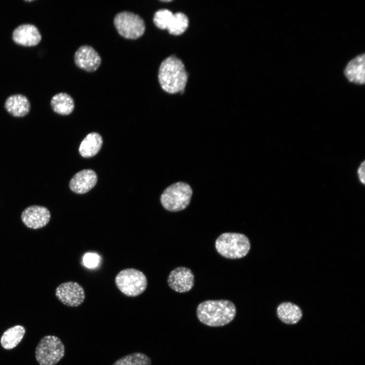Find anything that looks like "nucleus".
<instances>
[{
    "instance_id": "obj_14",
    "label": "nucleus",
    "mask_w": 365,
    "mask_h": 365,
    "mask_svg": "<svg viewBox=\"0 0 365 365\" xmlns=\"http://www.w3.org/2000/svg\"><path fill=\"white\" fill-rule=\"evenodd\" d=\"M97 180V175L93 170L84 169L78 172L72 177L69 182V188L77 194H84L95 186Z\"/></svg>"
},
{
    "instance_id": "obj_9",
    "label": "nucleus",
    "mask_w": 365,
    "mask_h": 365,
    "mask_svg": "<svg viewBox=\"0 0 365 365\" xmlns=\"http://www.w3.org/2000/svg\"><path fill=\"white\" fill-rule=\"evenodd\" d=\"M194 275L188 268L178 267L169 273L167 283L173 290L180 293L190 291L194 285Z\"/></svg>"
},
{
    "instance_id": "obj_13",
    "label": "nucleus",
    "mask_w": 365,
    "mask_h": 365,
    "mask_svg": "<svg viewBox=\"0 0 365 365\" xmlns=\"http://www.w3.org/2000/svg\"><path fill=\"white\" fill-rule=\"evenodd\" d=\"M344 75L352 84L363 85L365 83V54H359L348 61L345 66Z\"/></svg>"
},
{
    "instance_id": "obj_8",
    "label": "nucleus",
    "mask_w": 365,
    "mask_h": 365,
    "mask_svg": "<svg viewBox=\"0 0 365 365\" xmlns=\"http://www.w3.org/2000/svg\"><path fill=\"white\" fill-rule=\"evenodd\" d=\"M55 295L63 304L71 307L81 305L85 299V291L78 283L68 281L62 283L56 288Z\"/></svg>"
},
{
    "instance_id": "obj_22",
    "label": "nucleus",
    "mask_w": 365,
    "mask_h": 365,
    "mask_svg": "<svg viewBox=\"0 0 365 365\" xmlns=\"http://www.w3.org/2000/svg\"><path fill=\"white\" fill-rule=\"evenodd\" d=\"M174 14L170 10L163 9L156 11L153 18L154 24L161 29H167Z\"/></svg>"
},
{
    "instance_id": "obj_11",
    "label": "nucleus",
    "mask_w": 365,
    "mask_h": 365,
    "mask_svg": "<svg viewBox=\"0 0 365 365\" xmlns=\"http://www.w3.org/2000/svg\"><path fill=\"white\" fill-rule=\"evenodd\" d=\"M74 61L79 68L91 72L97 70L101 62L97 52L88 45H83L78 48L75 54Z\"/></svg>"
},
{
    "instance_id": "obj_17",
    "label": "nucleus",
    "mask_w": 365,
    "mask_h": 365,
    "mask_svg": "<svg viewBox=\"0 0 365 365\" xmlns=\"http://www.w3.org/2000/svg\"><path fill=\"white\" fill-rule=\"evenodd\" d=\"M102 144V139L100 135L96 132L89 133L81 142L79 153L83 157H92L99 151Z\"/></svg>"
},
{
    "instance_id": "obj_1",
    "label": "nucleus",
    "mask_w": 365,
    "mask_h": 365,
    "mask_svg": "<svg viewBox=\"0 0 365 365\" xmlns=\"http://www.w3.org/2000/svg\"><path fill=\"white\" fill-rule=\"evenodd\" d=\"M198 319L209 326L220 327L230 323L235 318V304L228 300H206L200 303L196 309Z\"/></svg>"
},
{
    "instance_id": "obj_3",
    "label": "nucleus",
    "mask_w": 365,
    "mask_h": 365,
    "mask_svg": "<svg viewBox=\"0 0 365 365\" xmlns=\"http://www.w3.org/2000/svg\"><path fill=\"white\" fill-rule=\"evenodd\" d=\"M215 247L217 252L223 257L238 259L247 254L250 249V242L243 234L226 232L217 238Z\"/></svg>"
},
{
    "instance_id": "obj_7",
    "label": "nucleus",
    "mask_w": 365,
    "mask_h": 365,
    "mask_svg": "<svg viewBox=\"0 0 365 365\" xmlns=\"http://www.w3.org/2000/svg\"><path fill=\"white\" fill-rule=\"evenodd\" d=\"M114 24L118 33L128 39L139 38L145 30L143 19L138 15L128 11L117 13L114 19Z\"/></svg>"
},
{
    "instance_id": "obj_23",
    "label": "nucleus",
    "mask_w": 365,
    "mask_h": 365,
    "mask_svg": "<svg viewBox=\"0 0 365 365\" xmlns=\"http://www.w3.org/2000/svg\"><path fill=\"white\" fill-rule=\"evenodd\" d=\"M101 258L94 252H88L83 257V263L84 266L89 269H94L98 266L100 263Z\"/></svg>"
},
{
    "instance_id": "obj_12",
    "label": "nucleus",
    "mask_w": 365,
    "mask_h": 365,
    "mask_svg": "<svg viewBox=\"0 0 365 365\" xmlns=\"http://www.w3.org/2000/svg\"><path fill=\"white\" fill-rule=\"evenodd\" d=\"M12 39L18 45L30 47L38 45L42 39V35L35 25L23 24L13 30Z\"/></svg>"
},
{
    "instance_id": "obj_6",
    "label": "nucleus",
    "mask_w": 365,
    "mask_h": 365,
    "mask_svg": "<svg viewBox=\"0 0 365 365\" xmlns=\"http://www.w3.org/2000/svg\"><path fill=\"white\" fill-rule=\"evenodd\" d=\"M65 348L61 340L55 336L42 338L35 351V358L40 365H55L64 356Z\"/></svg>"
},
{
    "instance_id": "obj_25",
    "label": "nucleus",
    "mask_w": 365,
    "mask_h": 365,
    "mask_svg": "<svg viewBox=\"0 0 365 365\" xmlns=\"http://www.w3.org/2000/svg\"><path fill=\"white\" fill-rule=\"evenodd\" d=\"M162 2H170L171 1H162Z\"/></svg>"
},
{
    "instance_id": "obj_18",
    "label": "nucleus",
    "mask_w": 365,
    "mask_h": 365,
    "mask_svg": "<svg viewBox=\"0 0 365 365\" xmlns=\"http://www.w3.org/2000/svg\"><path fill=\"white\" fill-rule=\"evenodd\" d=\"M25 333L24 327L20 325L8 328L1 337L0 342L2 346L7 350L15 348L21 341Z\"/></svg>"
},
{
    "instance_id": "obj_16",
    "label": "nucleus",
    "mask_w": 365,
    "mask_h": 365,
    "mask_svg": "<svg viewBox=\"0 0 365 365\" xmlns=\"http://www.w3.org/2000/svg\"><path fill=\"white\" fill-rule=\"evenodd\" d=\"M277 314L282 322L293 324L301 319L303 313L297 305L291 302H283L277 307Z\"/></svg>"
},
{
    "instance_id": "obj_15",
    "label": "nucleus",
    "mask_w": 365,
    "mask_h": 365,
    "mask_svg": "<svg viewBox=\"0 0 365 365\" xmlns=\"http://www.w3.org/2000/svg\"><path fill=\"white\" fill-rule=\"evenodd\" d=\"M5 108L12 116L22 117L28 114L30 110V103L24 95L17 94L9 96L6 100Z\"/></svg>"
},
{
    "instance_id": "obj_20",
    "label": "nucleus",
    "mask_w": 365,
    "mask_h": 365,
    "mask_svg": "<svg viewBox=\"0 0 365 365\" xmlns=\"http://www.w3.org/2000/svg\"><path fill=\"white\" fill-rule=\"evenodd\" d=\"M151 358L141 352H134L116 360L113 365H151Z\"/></svg>"
},
{
    "instance_id": "obj_2",
    "label": "nucleus",
    "mask_w": 365,
    "mask_h": 365,
    "mask_svg": "<svg viewBox=\"0 0 365 365\" xmlns=\"http://www.w3.org/2000/svg\"><path fill=\"white\" fill-rule=\"evenodd\" d=\"M158 80L162 89L167 93L182 91L187 83L188 75L182 61L174 56L165 59L159 67Z\"/></svg>"
},
{
    "instance_id": "obj_10",
    "label": "nucleus",
    "mask_w": 365,
    "mask_h": 365,
    "mask_svg": "<svg viewBox=\"0 0 365 365\" xmlns=\"http://www.w3.org/2000/svg\"><path fill=\"white\" fill-rule=\"evenodd\" d=\"M23 223L28 228L38 229L46 226L51 218L49 209L39 205H32L26 208L21 215Z\"/></svg>"
},
{
    "instance_id": "obj_21",
    "label": "nucleus",
    "mask_w": 365,
    "mask_h": 365,
    "mask_svg": "<svg viewBox=\"0 0 365 365\" xmlns=\"http://www.w3.org/2000/svg\"><path fill=\"white\" fill-rule=\"evenodd\" d=\"M188 25L187 16L182 13L178 12L174 14L167 30L171 34L179 35L186 30Z\"/></svg>"
},
{
    "instance_id": "obj_4",
    "label": "nucleus",
    "mask_w": 365,
    "mask_h": 365,
    "mask_svg": "<svg viewBox=\"0 0 365 365\" xmlns=\"http://www.w3.org/2000/svg\"><path fill=\"white\" fill-rule=\"evenodd\" d=\"M192 194V189L189 184L177 182L164 191L160 197V202L166 210L171 212L179 211L189 205Z\"/></svg>"
},
{
    "instance_id": "obj_24",
    "label": "nucleus",
    "mask_w": 365,
    "mask_h": 365,
    "mask_svg": "<svg viewBox=\"0 0 365 365\" xmlns=\"http://www.w3.org/2000/svg\"><path fill=\"white\" fill-rule=\"evenodd\" d=\"M357 178L359 182L365 185V161H362L358 166L356 170Z\"/></svg>"
},
{
    "instance_id": "obj_19",
    "label": "nucleus",
    "mask_w": 365,
    "mask_h": 365,
    "mask_svg": "<svg viewBox=\"0 0 365 365\" xmlns=\"http://www.w3.org/2000/svg\"><path fill=\"white\" fill-rule=\"evenodd\" d=\"M50 103L53 111L61 115L70 114L75 107L74 99L66 93L55 94L52 98Z\"/></svg>"
},
{
    "instance_id": "obj_5",
    "label": "nucleus",
    "mask_w": 365,
    "mask_h": 365,
    "mask_svg": "<svg viewBox=\"0 0 365 365\" xmlns=\"http://www.w3.org/2000/svg\"><path fill=\"white\" fill-rule=\"evenodd\" d=\"M118 288L125 295L134 297L141 294L148 285L145 275L141 271L133 268L121 271L115 277Z\"/></svg>"
}]
</instances>
